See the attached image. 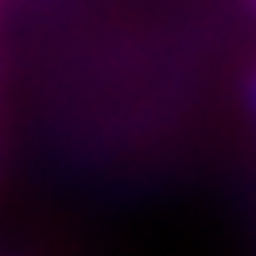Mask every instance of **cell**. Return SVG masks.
<instances>
[{"label":"cell","instance_id":"cell-1","mask_svg":"<svg viewBox=\"0 0 256 256\" xmlns=\"http://www.w3.org/2000/svg\"><path fill=\"white\" fill-rule=\"evenodd\" d=\"M252 94H256V74H252Z\"/></svg>","mask_w":256,"mask_h":256}]
</instances>
